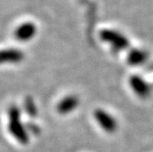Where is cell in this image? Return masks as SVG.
Instances as JSON below:
<instances>
[{
    "label": "cell",
    "mask_w": 153,
    "mask_h": 152,
    "mask_svg": "<svg viewBox=\"0 0 153 152\" xmlns=\"http://www.w3.org/2000/svg\"><path fill=\"white\" fill-rule=\"evenodd\" d=\"M8 128L12 136L21 144H27L29 142V133L26 125L21 121L20 110L16 106H12L8 111Z\"/></svg>",
    "instance_id": "obj_1"
},
{
    "label": "cell",
    "mask_w": 153,
    "mask_h": 152,
    "mask_svg": "<svg viewBox=\"0 0 153 152\" xmlns=\"http://www.w3.org/2000/svg\"><path fill=\"white\" fill-rule=\"evenodd\" d=\"M100 39L103 40L106 43L110 44L114 48L120 50L128 48L129 46L128 40L125 36L120 34L119 32L113 31V30H103L100 32Z\"/></svg>",
    "instance_id": "obj_2"
},
{
    "label": "cell",
    "mask_w": 153,
    "mask_h": 152,
    "mask_svg": "<svg viewBox=\"0 0 153 152\" xmlns=\"http://www.w3.org/2000/svg\"><path fill=\"white\" fill-rule=\"evenodd\" d=\"M95 119L104 131L108 133H114L118 129V122L110 113L106 112L105 110L97 109L94 113Z\"/></svg>",
    "instance_id": "obj_3"
},
{
    "label": "cell",
    "mask_w": 153,
    "mask_h": 152,
    "mask_svg": "<svg viewBox=\"0 0 153 152\" xmlns=\"http://www.w3.org/2000/svg\"><path fill=\"white\" fill-rule=\"evenodd\" d=\"M129 86L132 89L136 95L140 98H146L150 94V87L140 76L138 75H132L129 77L128 80Z\"/></svg>",
    "instance_id": "obj_4"
},
{
    "label": "cell",
    "mask_w": 153,
    "mask_h": 152,
    "mask_svg": "<svg viewBox=\"0 0 153 152\" xmlns=\"http://www.w3.org/2000/svg\"><path fill=\"white\" fill-rule=\"evenodd\" d=\"M36 33H37V27L32 22H26L23 23L16 29L14 32L15 38L20 42H27L32 40Z\"/></svg>",
    "instance_id": "obj_5"
},
{
    "label": "cell",
    "mask_w": 153,
    "mask_h": 152,
    "mask_svg": "<svg viewBox=\"0 0 153 152\" xmlns=\"http://www.w3.org/2000/svg\"><path fill=\"white\" fill-rule=\"evenodd\" d=\"M79 106V98L74 95L64 97L62 100L58 102L56 106V111L60 115H68L73 112Z\"/></svg>",
    "instance_id": "obj_6"
},
{
    "label": "cell",
    "mask_w": 153,
    "mask_h": 152,
    "mask_svg": "<svg viewBox=\"0 0 153 152\" xmlns=\"http://www.w3.org/2000/svg\"><path fill=\"white\" fill-rule=\"evenodd\" d=\"M24 59V53L18 48H8L0 50V64L18 63Z\"/></svg>",
    "instance_id": "obj_7"
},
{
    "label": "cell",
    "mask_w": 153,
    "mask_h": 152,
    "mask_svg": "<svg viewBox=\"0 0 153 152\" xmlns=\"http://www.w3.org/2000/svg\"><path fill=\"white\" fill-rule=\"evenodd\" d=\"M147 59V53L140 50H132L128 56V62L131 65H139Z\"/></svg>",
    "instance_id": "obj_8"
},
{
    "label": "cell",
    "mask_w": 153,
    "mask_h": 152,
    "mask_svg": "<svg viewBox=\"0 0 153 152\" xmlns=\"http://www.w3.org/2000/svg\"><path fill=\"white\" fill-rule=\"evenodd\" d=\"M25 111L27 113V115L31 118L37 117L38 115V108L36 106L34 100L31 97H27V99L25 100Z\"/></svg>",
    "instance_id": "obj_9"
},
{
    "label": "cell",
    "mask_w": 153,
    "mask_h": 152,
    "mask_svg": "<svg viewBox=\"0 0 153 152\" xmlns=\"http://www.w3.org/2000/svg\"><path fill=\"white\" fill-rule=\"evenodd\" d=\"M26 128H27L28 133L30 132V134H35V135H37V134H39V133L41 132L40 127H39L38 125L33 124V122H30V125H26Z\"/></svg>",
    "instance_id": "obj_10"
}]
</instances>
